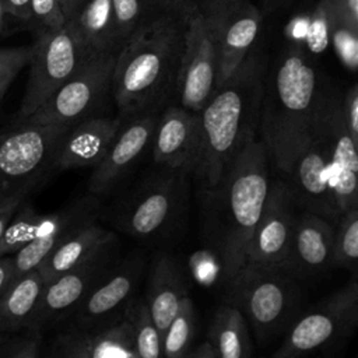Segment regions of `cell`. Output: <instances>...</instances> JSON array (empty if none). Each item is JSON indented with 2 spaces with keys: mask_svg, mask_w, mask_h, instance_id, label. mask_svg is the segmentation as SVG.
<instances>
[{
  "mask_svg": "<svg viewBox=\"0 0 358 358\" xmlns=\"http://www.w3.org/2000/svg\"><path fill=\"white\" fill-rule=\"evenodd\" d=\"M185 28L186 13L157 10L120 46L112 94L122 120L161 112L175 95Z\"/></svg>",
  "mask_w": 358,
  "mask_h": 358,
  "instance_id": "cell-1",
  "label": "cell"
},
{
  "mask_svg": "<svg viewBox=\"0 0 358 358\" xmlns=\"http://www.w3.org/2000/svg\"><path fill=\"white\" fill-rule=\"evenodd\" d=\"M268 161L263 143L256 138L214 187L200 192L201 235L217 253L225 282L245 263L246 246L268 193Z\"/></svg>",
  "mask_w": 358,
  "mask_h": 358,
  "instance_id": "cell-2",
  "label": "cell"
},
{
  "mask_svg": "<svg viewBox=\"0 0 358 358\" xmlns=\"http://www.w3.org/2000/svg\"><path fill=\"white\" fill-rule=\"evenodd\" d=\"M324 88L308 53L296 45L289 43L273 67H266L257 134L280 172L312 137Z\"/></svg>",
  "mask_w": 358,
  "mask_h": 358,
  "instance_id": "cell-3",
  "label": "cell"
},
{
  "mask_svg": "<svg viewBox=\"0 0 358 358\" xmlns=\"http://www.w3.org/2000/svg\"><path fill=\"white\" fill-rule=\"evenodd\" d=\"M264 73L263 59L252 50L199 110L201 145L193 178L200 192L214 187L257 138Z\"/></svg>",
  "mask_w": 358,
  "mask_h": 358,
  "instance_id": "cell-4",
  "label": "cell"
},
{
  "mask_svg": "<svg viewBox=\"0 0 358 358\" xmlns=\"http://www.w3.org/2000/svg\"><path fill=\"white\" fill-rule=\"evenodd\" d=\"M189 178L183 171L155 165L109 210L110 224L148 245L178 238L189 213Z\"/></svg>",
  "mask_w": 358,
  "mask_h": 358,
  "instance_id": "cell-5",
  "label": "cell"
},
{
  "mask_svg": "<svg viewBox=\"0 0 358 358\" xmlns=\"http://www.w3.org/2000/svg\"><path fill=\"white\" fill-rule=\"evenodd\" d=\"M301 281L284 266L243 263L227 282L225 301L246 317L260 345L284 336L302 310Z\"/></svg>",
  "mask_w": 358,
  "mask_h": 358,
  "instance_id": "cell-6",
  "label": "cell"
},
{
  "mask_svg": "<svg viewBox=\"0 0 358 358\" xmlns=\"http://www.w3.org/2000/svg\"><path fill=\"white\" fill-rule=\"evenodd\" d=\"M69 126L43 124L29 117L0 129V204L27 196L53 172L57 144Z\"/></svg>",
  "mask_w": 358,
  "mask_h": 358,
  "instance_id": "cell-7",
  "label": "cell"
},
{
  "mask_svg": "<svg viewBox=\"0 0 358 358\" xmlns=\"http://www.w3.org/2000/svg\"><path fill=\"white\" fill-rule=\"evenodd\" d=\"M358 324V282L354 274L341 288L301 310L273 358H295L315 352L336 351Z\"/></svg>",
  "mask_w": 358,
  "mask_h": 358,
  "instance_id": "cell-8",
  "label": "cell"
},
{
  "mask_svg": "<svg viewBox=\"0 0 358 358\" xmlns=\"http://www.w3.org/2000/svg\"><path fill=\"white\" fill-rule=\"evenodd\" d=\"M117 52L119 49L91 53L77 71L28 117L43 124L70 127L88 117L112 116L115 108L112 76Z\"/></svg>",
  "mask_w": 358,
  "mask_h": 358,
  "instance_id": "cell-9",
  "label": "cell"
},
{
  "mask_svg": "<svg viewBox=\"0 0 358 358\" xmlns=\"http://www.w3.org/2000/svg\"><path fill=\"white\" fill-rule=\"evenodd\" d=\"M91 53L80 43L70 25L36 32L29 60V76L18 119L36 112L81 66Z\"/></svg>",
  "mask_w": 358,
  "mask_h": 358,
  "instance_id": "cell-10",
  "label": "cell"
},
{
  "mask_svg": "<svg viewBox=\"0 0 358 358\" xmlns=\"http://www.w3.org/2000/svg\"><path fill=\"white\" fill-rule=\"evenodd\" d=\"M119 257L120 242L116 236L77 266L46 281L28 327H38L43 331L48 326L66 320Z\"/></svg>",
  "mask_w": 358,
  "mask_h": 358,
  "instance_id": "cell-11",
  "label": "cell"
},
{
  "mask_svg": "<svg viewBox=\"0 0 358 358\" xmlns=\"http://www.w3.org/2000/svg\"><path fill=\"white\" fill-rule=\"evenodd\" d=\"M199 4L217 50L218 87L252 52L264 15L249 0H204Z\"/></svg>",
  "mask_w": 358,
  "mask_h": 358,
  "instance_id": "cell-12",
  "label": "cell"
},
{
  "mask_svg": "<svg viewBox=\"0 0 358 358\" xmlns=\"http://www.w3.org/2000/svg\"><path fill=\"white\" fill-rule=\"evenodd\" d=\"M217 71L218 60L214 41L199 1L190 0L175 90L179 105L192 112H199L215 90Z\"/></svg>",
  "mask_w": 358,
  "mask_h": 358,
  "instance_id": "cell-13",
  "label": "cell"
},
{
  "mask_svg": "<svg viewBox=\"0 0 358 358\" xmlns=\"http://www.w3.org/2000/svg\"><path fill=\"white\" fill-rule=\"evenodd\" d=\"M316 133L322 137L330 159L331 189L340 213L358 206L357 145L350 137L343 113L341 94L326 85L315 124Z\"/></svg>",
  "mask_w": 358,
  "mask_h": 358,
  "instance_id": "cell-14",
  "label": "cell"
},
{
  "mask_svg": "<svg viewBox=\"0 0 358 358\" xmlns=\"http://www.w3.org/2000/svg\"><path fill=\"white\" fill-rule=\"evenodd\" d=\"M145 270V257L140 250L120 256L106 275L78 303L66 319L77 327L110 324L124 316L127 305L136 296Z\"/></svg>",
  "mask_w": 358,
  "mask_h": 358,
  "instance_id": "cell-15",
  "label": "cell"
},
{
  "mask_svg": "<svg viewBox=\"0 0 358 358\" xmlns=\"http://www.w3.org/2000/svg\"><path fill=\"white\" fill-rule=\"evenodd\" d=\"M298 206L284 179L270 180L268 193L245 252V263L284 266Z\"/></svg>",
  "mask_w": 358,
  "mask_h": 358,
  "instance_id": "cell-16",
  "label": "cell"
},
{
  "mask_svg": "<svg viewBox=\"0 0 358 358\" xmlns=\"http://www.w3.org/2000/svg\"><path fill=\"white\" fill-rule=\"evenodd\" d=\"M284 179L301 210L315 213L334 222L341 214L331 189V169L327 148L313 130L312 137L292 158Z\"/></svg>",
  "mask_w": 358,
  "mask_h": 358,
  "instance_id": "cell-17",
  "label": "cell"
},
{
  "mask_svg": "<svg viewBox=\"0 0 358 358\" xmlns=\"http://www.w3.org/2000/svg\"><path fill=\"white\" fill-rule=\"evenodd\" d=\"M158 115L159 112L152 110L123 120L108 152L94 166L88 180V193L102 199L123 183L151 144Z\"/></svg>",
  "mask_w": 358,
  "mask_h": 358,
  "instance_id": "cell-18",
  "label": "cell"
},
{
  "mask_svg": "<svg viewBox=\"0 0 358 358\" xmlns=\"http://www.w3.org/2000/svg\"><path fill=\"white\" fill-rule=\"evenodd\" d=\"M150 145L155 165L183 171L193 176L201 145L199 112L180 105H166L158 115Z\"/></svg>",
  "mask_w": 358,
  "mask_h": 358,
  "instance_id": "cell-19",
  "label": "cell"
},
{
  "mask_svg": "<svg viewBox=\"0 0 358 358\" xmlns=\"http://www.w3.org/2000/svg\"><path fill=\"white\" fill-rule=\"evenodd\" d=\"M102 213L103 206L101 197L87 192L62 210L49 214L45 229L13 255L14 278L36 268L66 236L85 224L98 221Z\"/></svg>",
  "mask_w": 358,
  "mask_h": 358,
  "instance_id": "cell-20",
  "label": "cell"
},
{
  "mask_svg": "<svg viewBox=\"0 0 358 358\" xmlns=\"http://www.w3.org/2000/svg\"><path fill=\"white\" fill-rule=\"evenodd\" d=\"M45 355L52 358H137L130 324L124 316L106 326L67 324L55 336Z\"/></svg>",
  "mask_w": 358,
  "mask_h": 358,
  "instance_id": "cell-21",
  "label": "cell"
},
{
  "mask_svg": "<svg viewBox=\"0 0 358 358\" xmlns=\"http://www.w3.org/2000/svg\"><path fill=\"white\" fill-rule=\"evenodd\" d=\"M123 124L122 117L95 116L70 126L62 136L55 158L53 171L95 166L105 157Z\"/></svg>",
  "mask_w": 358,
  "mask_h": 358,
  "instance_id": "cell-22",
  "label": "cell"
},
{
  "mask_svg": "<svg viewBox=\"0 0 358 358\" xmlns=\"http://www.w3.org/2000/svg\"><path fill=\"white\" fill-rule=\"evenodd\" d=\"M333 232L334 222L299 208L284 267L299 280L333 268Z\"/></svg>",
  "mask_w": 358,
  "mask_h": 358,
  "instance_id": "cell-23",
  "label": "cell"
},
{
  "mask_svg": "<svg viewBox=\"0 0 358 358\" xmlns=\"http://www.w3.org/2000/svg\"><path fill=\"white\" fill-rule=\"evenodd\" d=\"M186 295L189 282L180 260L165 249L155 252L150 263L145 301L161 334Z\"/></svg>",
  "mask_w": 358,
  "mask_h": 358,
  "instance_id": "cell-24",
  "label": "cell"
},
{
  "mask_svg": "<svg viewBox=\"0 0 358 358\" xmlns=\"http://www.w3.org/2000/svg\"><path fill=\"white\" fill-rule=\"evenodd\" d=\"M116 236L115 232L101 227L98 221L85 224L66 236L36 268L45 282L50 281L85 260Z\"/></svg>",
  "mask_w": 358,
  "mask_h": 358,
  "instance_id": "cell-25",
  "label": "cell"
},
{
  "mask_svg": "<svg viewBox=\"0 0 358 358\" xmlns=\"http://www.w3.org/2000/svg\"><path fill=\"white\" fill-rule=\"evenodd\" d=\"M67 24L90 53L120 49L110 0H85Z\"/></svg>",
  "mask_w": 358,
  "mask_h": 358,
  "instance_id": "cell-26",
  "label": "cell"
},
{
  "mask_svg": "<svg viewBox=\"0 0 358 358\" xmlns=\"http://www.w3.org/2000/svg\"><path fill=\"white\" fill-rule=\"evenodd\" d=\"M43 285L38 268L13 278L0 295V333L28 327Z\"/></svg>",
  "mask_w": 358,
  "mask_h": 358,
  "instance_id": "cell-27",
  "label": "cell"
},
{
  "mask_svg": "<svg viewBox=\"0 0 358 358\" xmlns=\"http://www.w3.org/2000/svg\"><path fill=\"white\" fill-rule=\"evenodd\" d=\"M207 340L217 350L218 358H246L253 351L246 317L235 305L227 301L215 309Z\"/></svg>",
  "mask_w": 358,
  "mask_h": 358,
  "instance_id": "cell-28",
  "label": "cell"
},
{
  "mask_svg": "<svg viewBox=\"0 0 358 358\" xmlns=\"http://www.w3.org/2000/svg\"><path fill=\"white\" fill-rule=\"evenodd\" d=\"M124 317L130 324L137 358L162 357V334L151 316L145 298L136 295L127 305Z\"/></svg>",
  "mask_w": 358,
  "mask_h": 358,
  "instance_id": "cell-29",
  "label": "cell"
},
{
  "mask_svg": "<svg viewBox=\"0 0 358 358\" xmlns=\"http://www.w3.org/2000/svg\"><path fill=\"white\" fill-rule=\"evenodd\" d=\"M48 217L49 214L38 213L24 199L11 215L0 238V256H13L35 239L45 229Z\"/></svg>",
  "mask_w": 358,
  "mask_h": 358,
  "instance_id": "cell-30",
  "label": "cell"
},
{
  "mask_svg": "<svg viewBox=\"0 0 358 358\" xmlns=\"http://www.w3.org/2000/svg\"><path fill=\"white\" fill-rule=\"evenodd\" d=\"M196 333V309L186 295L162 334V357L185 358L193 345Z\"/></svg>",
  "mask_w": 358,
  "mask_h": 358,
  "instance_id": "cell-31",
  "label": "cell"
},
{
  "mask_svg": "<svg viewBox=\"0 0 358 358\" xmlns=\"http://www.w3.org/2000/svg\"><path fill=\"white\" fill-rule=\"evenodd\" d=\"M358 259V206L344 210L334 221L333 267L355 271Z\"/></svg>",
  "mask_w": 358,
  "mask_h": 358,
  "instance_id": "cell-32",
  "label": "cell"
},
{
  "mask_svg": "<svg viewBox=\"0 0 358 358\" xmlns=\"http://www.w3.org/2000/svg\"><path fill=\"white\" fill-rule=\"evenodd\" d=\"M330 1V0H329ZM329 43L341 62V64L351 73L358 67V27L351 25L338 14L330 3V24H329Z\"/></svg>",
  "mask_w": 358,
  "mask_h": 358,
  "instance_id": "cell-33",
  "label": "cell"
},
{
  "mask_svg": "<svg viewBox=\"0 0 358 358\" xmlns=\"http://www.w3.org/2000/svg\"><path fill=\"white\" fill-rule=\"evenodd\" d=\"M115 17L116 41L122 46L126 39L157 10L154 0H110Z\"/></svg>",
  "mask_w": 358,
  "mask_h": 358,
  "instance_id": "cell-34",
  "label": "cell"
},
{
  "mask_svg": "<svg viewBox=\"0 0 358 358\" xmlns=\"http://www.w3.org/2000/svg\"><path fill=\"white\" fill-rule=\"evenodd\" d=\"M42 350L43 336L38 327L0 333V358H38Z\"/></svg>",
  "mask_w": 358,
  "mask_h": 358,
  "instance_id": "cell-35",
  "label": "cell"
},
{
  "mask_svg": "<svg viewBox=\"0 0 358 358\" xmlns=\"http://www.w3.org/2000/svg\"><path fill=\"white\" fill-rule=\"evenodd\" d=\"M329 24H330V1L319 0L310 10L309 27L306 31L303 50L320 53L329 45Z\"/></svg>",
  "mask_w": 358,
  "mask_h": 358,
  "instance_id": "cell-36",
  "label": "cell"
},
{
  "mask_svg": "<svg viewBox=\"0 0 358 358\" xmlns=\"http://www.w3.org/2000/svg\"><path fill=\"white\" fill-rule=\"evenodd\" d=\"M31 56L32 45L0 48V102L20 71L29 64Z\"/></svg>",
  "mask_w": 358,
  "mask_h": 358,
  "instance_id": "cell-37",
  "label": "cell"
},
{
  "mask_svg": "<svg viewBox=\"0 0 358 358\" xmlns=\"http://www.w3.org/2000/svg\"><path fill=\"white\" fill-rule=\"evenodd\" d=\"M29 24L36 32L57 29L66 25V18L59 0H31Z\"/></svg>",
  "mask_w": 358,
  "mask_h": 358,
  "instance_id": "cell-38",
  "label": "cell"
},
{
  "mask_svg": "<svg viewBox=\"0 0 358 358\" xmlns=\"http://www.w3.org/2000/svg\"><path fill=\"white\" fill-rule=\"evenodd\" d=\"M341 113L345 129L355 144H358V85L352 84L341 92Z\"/></svg>",
  "mask_w": 358,
  "mask_h": 358,
  "instance_id": "cell-39",
  "label": "cell"
},
{
  "mask_svg": "<svg viewBox=\"0 0 358 358\" xmlns=\"http://www.w3.org/2000/svg\"><path fill=\"white\" fill-rule=\"evenodd\" d=\"M309 20H310V10L295 14L287 22L284 34L291 45H296L303 49V42H305L306 31L309 27Z\"/></svg>",
  "mask_w": 358,
  "mask_h": 358,
  "instance_id": "cell-40",
  "label": "cell"
},
{
  "mask_svg": "<svg viewBox=\"0 0 358 358\" xmlns=\"http://www.w3.org/2000/svg\"><path fill=\"white\" fill-rule=\"evenodd\" d=\"M330 3L345 21L358 27V0H330Z\"/></svg>",
  "mask_w": 358,
  "mask_h": 358,
  "instance_id": "cell-41",
  "label": "cell"
},
{
  "mask_svg": "<svg viewBox=\"0 0 358 358\" xmlns=\"http://www.w3.org/2000/svg\"><path fill=\"white\" fill-rule=\"evenodd\" d=\"M7 14L21 22L29 24L31 0H4Z\"/></svg>",
  "mask_w": 358,
  "mask_h": 358,
  "instance_id": "cell-42",
  "label": "cell"
},
{
  "mask_svg": "<svg viewBox=\"0 0 358 358\" xmlns=\"http://www.w3.org/2000/svg\"><path fill=\"white\" fill-rule=\"evenodd\" d=\"M14 278L13 256H0V295Z\"/></svg>",
  "mask_w": 358,
  "mask_h": 358,
  "instance_id": "cell-43",
  "label": "cell"
},
{
  "mask_svg": "<svg viewBox=\"0 0 358 358\" xmlns=\"http://www.w3.org/2000/svg\"><path fill=\"white\" fill-rule=\"evenodd\" d=\"M185 358H218V352L214 345L206 340L197 345H192Z\"/></svg>",
  "mask_w": 358,
  "mask_h": 358,
  "instance_id": "cell-44",
  "label": "cell"
},
{
  "mask_svg": "<svg viewBox=\"0 0 358 358\" xmlns=\"http://www.w3.org/2000/svg\"><path fill=\"white\" fill-rule=\"evenodd\" d=\"M24 199H15V200H10L7 203H3L0 204V238L11 218V215L14 214V211L17 210L18 204L22 201Z\"/></svg>",
  "mask_w": 358,
  "mask_h": 358,
  "instance_id": "cell-45",
  "label": "cell"
},
{
  "mask_svg": "<svg viewBox=\"0 0 358 358\" xmlns=\"http://www.w3.org/2000/svg\"><path fill=\"white\" fill-rule=\"evenodd\" d=\"M157 7L165 11L175 13H186L190 0H154Z\"/></svg>",
  "mask_w": 358,
  "mask_h": 358,
  "instance_id": "cell-46",
  "label": "cell"
},
{
  "mask_svg": "<svg viewBox=\"0 0 358 358\" xmlns=\"http://www.w3.org/2000/svg\"><path fill=\"white\" fill-rule=\"evenodd\" d=\"M292 0H259V3H260L259 8L263 15H267V14H271V13L285 7Z\"/></svg>",
  "mask_w": 358,
  "mask_h": 358,
  "instance_id": "cell-47",
  "label": "cell"
},
{
  "mask_svg": "<svg viewBox=\"0 0 358 358\" xmlns=\"http://www.w3.org/2000/svg\"><path fill=\"white\" fill-rule=\"evenodd\" d=\"M60 1V7H62V11L64 14V18H66V22L69 20L73 18V15L78 11V8L83 6V3L85 0H59Z\"/></svg>",
  "mask_w": 358,
  "mask_h": 358,
  "instance_id": "cell-48",
  "label": "cell"
},
{
  "mask_svg": "<svg viewBox=\"0 0 358 358\" xmlns=\"http://www.w3.org/2000/svg\"><path fill=\"white\" fill-rule=\"evenodd\" d=\"M7 10H6V3L4 0H0V36L4 31V27H6V17H7Z\"/></svg>",
  "mask_w": 358,
  "mask_h": 358,
  "instance_id": "cell-49",
  "label": "cell"
}]
</instances>
